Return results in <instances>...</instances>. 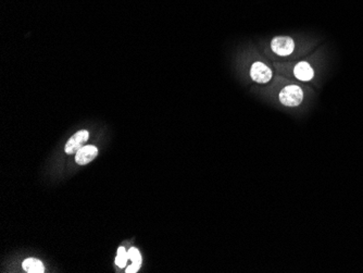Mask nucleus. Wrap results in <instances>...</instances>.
<instances>
[{
    "label": "nucleus",
    "instance_id": "obj_2",
    "mask_svg": "<svg viewBox=\"0 0 363 273\" xmlns=\"http://www.w3.org/2000/svg\"><path fill=\"white\" fill-rule=\"evenodd\" d=\"M271 48L277 56H289L295 49V43L288 36L275 37L271 43Z\"/></svg>",
    "mask_w": 363,
    "mask_h": 273
},
{
    "label": "nucleus",
    "instance_id": "obj_8",
    "mask_svg": "<svg viewBox=\"0 0 363 273\" xmlns=\"http://www.w3.org/2000/svg\"><path fill=\"white\" fill-rule=\"evenodd\" d=\"M23 269L27 273H43L45 271L44 265L40 260L35 258H27L23 261Z\"/></svg>",
    "mask_w": 363,
    "mask_h": 273
},
{
    "label": "nucleus",
    "instance_id": "obj_4",
    "mask_svg": "<svg viewBox=\"0 0 363 273\" xmlns=\"http://www.w3.org/2000/svg\"><path fill=\"white\" fill-rule=\"evenodd\" d=\"M250 75L251 79H253L255 82L260 84H266L268 82H270V80L272 79V71L271 69L267 65H265L263 62L257 61L250 69Z\"/></svg>",
    "mask_w": 363,
    "mask_h": 273
},
{
    "label": "nucleus",
    "instance_id": "obj_1",
    "mask_svg": "<svg viewBox=\"0 0 363 273\" xmlns=\"http://www.w3.org/2000/svg\"><path fill=\"white\" fill-rule=\"evenodd\" d=\"M279 101L286 107H297L303 100L302 89L297 85H288L279 92Z\"/></svg>",
    "mask_w": 363,
    "mask_h": 273
},
{
    "label": "nucleus",
    "instance_id": "obj_7",
    "mask_svg": "<svg viewBox=\"0 0 363 273\" xmlns=\"http://www.w3.org/2000/svg\"><path fill=\"white\" fill-rule=\"evenodd\" d=\"M128 254V260L131 261V265L126 268L127 273H135L139 270L140 266H142V256H140V253L137 248L132 247L130 251L127 252Z\"/></svg>",
    "mask_w": 363,
    "mask_h": 273
},
{
    "label": "nucleus",
    "instance_id": "obj_3",
    "mask_svg": "<svg viewBox=\"0 0 363 273\" xmlns=\"http://www.w3.org/2000/svg\"><path fill=\"white\" fill-rule=\"evenodd\" d=\"M89 137H90V134L86 130L76 132L75 134L72 135L71 138H70L67 142L64 150H66V153L68 155L76 154L82 147L85 146L86 142L89 141Z\"/></svg>",
    "mask_w": 363,
    "mask_h": 273
},
{
    "label": "nucleus",
    "instance_id": "obj_6",
    "mask_svg": "<svg viewBox=\"0 0 363 273\" xmlns=\"http://www.w3.org/2000/svg\"><path fill=\"white\" fill-rule=\"evenodd\" d=\"M294 74L295 77L299 80V81H303V82H307V81H310L313 79V69L311 68V66L309 65L308 62L301 61L299 63H297V66L294 69Z\"/></svg>",
    "mask_w": 363,
    "mask_h": 273
},
{
    "label": "nucleus",
    "instance_id": "obj_9",
    "mask_svg": "<svg viewBox=\"0 0 363 273\" xmlns=\"http://www.w3.org/2000/svg\"><path fill=\"white\" fill-rule=\"evenodd\" d=\"M128 261V254L125 251L124 247H119L118 249V255L115 257V264L120 268H124Z\"/></svg>",
    "mask_w": 363,
    "mask_h": 273
},
{
    "label": "nucleus",
    "instance_id": "obj_5",
    "mask_svg": "<svg viewBox=\"0 0 363 273\" xmlns=\"http://www.w3.org/2000/svg\"><path fill=\"white\" fill-rule=\"evenodd\" d=\"M98 155V149L92 145H85L78 153L75 154V161L80 166H85L90 164Z\"/></svg>",
    "mask_w": 363,
    "mask_h": 273
}]
</instances>
